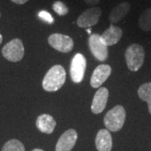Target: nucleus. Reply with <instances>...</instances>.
<instances>
[{
	"instance_id": "nucleus-1",
	"label": "nucleus",
	"mask_w": 151,
	"mask_h": 151,
	"mask_svg": "<svg viewBox=\"0 0 151 151\" xmlns=\"http://www.w3.org/2000/svg\"><path fill=\"white\" fill-rule=\"evenodd\" d=\"M66 72L65 68L60 65L52 66L47 71L42 81V87L46 92H56L65 84Z\"/></svg>"
},
{
	"instance_id": "nucleus-2",
	"label": "nucleus",
	"mask_w": 151,
	"mask_h": 151,
	"mask_svg": "<svg viewBox=\"0 0 151 151\" xmlns=\"http://www.w3.org/2000/svg\"><path fill=\"white\" fill-rule=\"evenodd\" d=\"M126 119V112L123 106L117 105L106 113L103 123L108 131L118 132L124 126Z\"/></svg>"
},
{
	"instance_id": "nucleus-3",
	"label": "nucleus",
	"mask_w": 151,
	"mask_h": 151,
	"mask_svg": "<svg viewBox=\"0 0 151 151\" xmlns=\"http://www.w3.org/2000/svg\"><path fill=\"white\" fill-rule=\"evenodd\" d=\"M145 50L139 44L129 45L125 51V60L129 70L137 71L141 68L145 61Z\"/></svg>"
},
{
	"instance_id": "nucleus-4",
	"label": "nucleus",
	"mask_w": 151,
	"mask_h": 151,
	"mask_svg": "<svg viewBox=\"0 0 151 151\" xmlns=\"http://www.w3.org/2000/svg\"><path fill=\"white\" fill-rule=\"evenodd\" d=\"M2 54L11 62L20 61L24 55V44L20 39H14L7 43L2 50Z\"/></svg>"
},
{
	"instance_id": "nucleus-5",
	"label": "nucleus",
	"mask_w": 151,
	"mask_h": 151,
	"mask_svg": "<svg viewBox=\"0 0 151 151\" xmlns=\"http://www.w3.org/2000/svg\"><path fill=\"white\" fill-rule=\"evenodd\" d=\"M86 67V60L81 53H76L71 60L70 67V78L75 83L82 81Z\"/></svg>"
},
{
	"instance_id": "nucleus-6",
	"label": "nucleus",
	"mask_w": 151,
	"mask_h": 151,
	"mask_svg": "<svg viewBox=\"0 0 151 151\" xmlns=\"http://www.w3.org/2000/svg\"><path fill=\"white\" fill-rule=\"evenodd\" d=\"M48 43L55 50L62 53L70 52L74 46L73 40L70 36L58 33L52 34L49 36Z\"/></svg>"
},
{
	"instance_id": "nucleus-7",
	"label": "nucleus",
	"mask_w": 151,
	"mask_h": 151,
	"mask_svg": "<svg viewBox=\"0 0 151 151\" xmlns=\"http://www.w3.org/2000/svg\"><path fill=\"white\" fill-rule=\"evenodd\" d=\"M89 48L93 56L100 61H104L108 58V46L103 43L101 35L98 34H92L88 40Z\"/></svg>"
},
{
	"instance_id": "nucleus-8",
	"label": "nucleus",
	"mask_w": 151,
	"mask_h": 151,
	"mask_svg": "<svg viewBox=\"0 0 151 151\" xmlns=\"http://www.w3.org/2000/svg\"><path fill=\"white\" fill-rule=\"evenodd\" d=\"M102 15V9L99 7H93L85 10L76 20V24L80 28H91L97 24Z\"/></svg>"
},
{
	"instance_id": "nucleus-9",
	"label": "nucleus",
	"mask_w": 151,
	"mask_h": 151,
	"mask_svg": "<svg viewBox=\"0 0 151 151\" xmlns=\"http://www.w3.org/2000/svg\"><path fill=\"white\" fill-rule=\"evenodd\" d=\"M112 73V68L109 65L102 64L96 67L92 73L90 84L93 88H99Z\"/></svg>"
},
{
	"instance_id": "nucleus-10",
	"label": "nucleus",
	"mask_w": 151,
	"mask_h": 151,
	"mask_svg": "<svg viewBox=\"0 0 151 151\" xmlns=\"http://www.w3.org/2000/svg\"><path fill=\"white\" fill-rule=\"evenodd\" d=\"M77 137V133L75 129H70L65 131L57 141L55 151H70L75 146Z\"/></svg>"
},
{
	"instance_id": "nucleus-11",
	"label": "nucleus",
	"mask_w": 151,
	"mask_h": 151,
	"mask_svg": "<svg viewBox=\"0 0 151 151\" xmlns=\"http://www.w3.org/2000/svg\"><path fill=\"white\" fill-rule=\"evenodd\" d=\"M109 92L106 87H99L97 92L95 93L92 105L91 110L94 114H99L105 109L108 103Z\"/></svg>"
},
{
	"instance_id": "nucleus-12",
	"label": "nucleus",
	"mask_w": 151,
	"mask_h": 151,
	"mask_svg": "<svg viewBox=\"0 0 151 151\" xmlns=\"http://www.w3.org/2000/svg\"><path fill=\"white\" fill-rule=\"evenodd\" d=\"M122 35L123 30L118 26L111 24L110 27L107 29L103 35H101V40L107 46H111L118 43L122 38Z\"/></svg>"
},
{
	"instance_id": "nucleus-13",
	"label": "nucleus",
	"mask_w": 151,
	"mask_h": 151,
	"mask_svg": "<svg viewBox=\"0 0 151 151\" xmlns=\"http://www.w3.org/2000/svg\"><path fill=\"white\" fill-rule=\"evenodd\" d=\"M56 126V122L52 116L47 113L40 115L36 119V127L40 132L44 134H50L53 133Z\"/></svg>"
},
{
	"instance_id": "nucleus-14",
	"label": "nucleus",
	"mask_w": 151,
	"mask_h": 151,
	"mask_svg": "<svg viewBox=\"0 0 151 151\" xmlns=\"http://www.w3.org/2000/svg\"><path fill=\"white\" fill-rule=\"evenodd\" d=\"M96 148L98 151H111L113 140L110 132L108 129H101L96 136Z\"/></svg>"
},
{
	"instance_id": "nucleus-15",
	"label": "nucleus",
	"mask_w": 151,
	"mask_h": 151,
	"mask_svg": "<svg viewBox=\"0 0 151 151\" xmlns=\"http://www.w3.org/2000/svg\"><path fill=\"white\" fill-rule=\"evenodd\" d=\"M129 3L128 2H123L119 4L117 6H115L110 12L109 14V20L112 24L118 23L120 20H122L124 17L126 16L130 10Z\"/></svg>"
},
{
	"instance_id": "nucleus-16",
	"label": "nucleus",
	"mask_w": 151,
	"mask_h": 151,
	"mask_svg": "<svg viewBox=\"0 0 151 151\" xmlns=\"http://www.w3.org/2000/svg\"><path fill=\"white\" fill-rule=\"evenodd\" d=\"M138 95L142 101L148 103L149 112L151 114V82L141 85L138 90Z\"/></svg>"
},
{
	"instance_id": "nucleus-17",
	"label": "nucleus",
	"mask_w": 151,
	"mask_h": 151,
	"mask_svg": "<svg viewBox=\"0 0 151 151\" xmlns=\"http://www.w3.org/2000/svg\"><path fill=\"white\" fill-rule=\"evenodd\" d=\"M139 26L144 31L151 30V8L144 11L139 19Z\"/></svg>"
},
{
	"instance_id": "nucleus-18",
	"label": "nucleus",
	"mask_w": 151,
	"mask_h": 151,
	"mask_svg": "<svg viewBox=\"0 0 151 151\" xmlns=\"http://www.w3.org/2000/svg\"><path fill=\"white\" fill-rule=\"evenodd\" d=\"M2 151H25L24 146L18 139L9 140L4 145Z\"/></svg>"
},
{
	"instance_id": "nucleus-19",
	"label": "nucleus",
	"mask_w": 151,
	"mask_h": 151,
	"mask_svg": "<svg viewBox=\"0 0 151 151\" xmlns=\"http://www.w3.org/2000/svg\"><path fill=\"white\" fill-rule=\"evenodd\" d=\"M52 9L60 16H64L69 12V9L66 7L64 3L60 1H55L52 5Z\"/></svg>"
},
{
	"instance_id": "nucleus-20",
	"label": "nucleus",
	"mask_w": 151,
	"mask_h": 151,
	"mask_svg": "<svg viewBox=\"0 0 151 151\" xmlns=\"http://www.w3.org/2000/svg\"><path fill=\"white\" fill-rule=\"evenodd\" d=\"M38 16H39V18H40L41 20L46 22L47 24H51L54 23V18H53L52 15H51L49 12H47V11H40V12L38 14Z\"/></svg>"
},
{
	"instance_id": "nucleus-21",
	"label": "nucleus",
	"mask_w": 151,
	"mask_h": 151,
	"mask_svg": "<svg viewBox=\"0 0 151 151\" xmlns=\"http://www.w3.org/2000/svg\"><path fill=\"white\" fill-rule=\"evenodd\" d=\"M83 1L89 5H96L99 3L100 0H83Z\"/></svg>"
},
{
	"instance_id": "nucleus-22",
	"label": "nucleus",
	"mask_w": 151,
	"mask_h": 151,
	"mask_svg": "<svg viewBox=\"0 0 151 151\" xmlns=\"http://www.w3.org/2000/svg\"><path fill=\"white\" fill-rule=\"evenodd\" d=\"M13 3L16 4H26L29 0H11Z\"/></svg>"
},
{
	"instance_id": "nucleus-23",
	"label": "nucleus",
	"mask_w": 151,
	"mask_h": 151,
	"mask_svg": "<svg viewBox=\"0 0 151 151\" xmlns=\"http://www.w3.org/2000/svg\"><path fill=\"white\" fill-rule=\"evenodd\" d=\"M86 32L88 33V34L91 35H92V34H91V33H92V29H91V28H87V29H86Z\"/></svg>"
},
{
	"instance_id": "nucleus-24",
	"label": "nucleus",
	"mask_w": 151,
	"mask_h": 151,
	"mask_svg": "<svg viewBox=\"0 0 151 151\" xmlns=\"http://www.w3.org/2000/svg\"><path fill=\"white\" fill-rule=\"evenodd\" d=\"M32 151H44L43 150H41V149H35V150H33Z\"/></svg>"
},
{
	"instance_id": "nucleus-25",
	"label": "nucleus",
	"mask_w": 151,
	"mask_h": 151,
	"mask_svg": "<svg viewBox=\"0 0 151 151\" xmlns=\"http://www.w3.org/2000/svg\"><path fill=\"white\" fill-rule=\"evenodd\" d=\"M2 41H3V36H2V35L0 34V44L2 43Z\"/></svg>"
},
{
	"instance_id": "nucleus-26",
	"label": "nucleus",
	"mask_w": 151,
	"mask_h": 151,
	"mask_svg": "<svg viewBox=\"0 0 151 151\" xmlns=\"http://www.w3.org/2000/svg\"><path fill=\"white\" fill-rule=\"evenodd\" d=\"M0 17H1V14H0Z\"/></svg>"
}]
</instances>
